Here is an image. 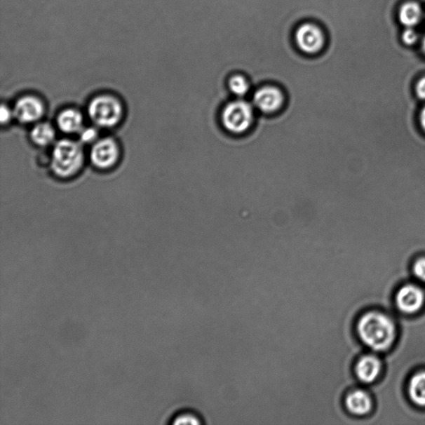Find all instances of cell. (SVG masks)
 <instances>
[{
  "label": "cell",
  "mask_w": 425,
  "mask_h": 425,
  "mask_svg": "<svg viewBox=\"0 0 425 425\" xmlns=\"http://www.w3.org/2000/svg\"><path fill=\"white\" fill-rule=\"evenodd\" d=\"M423 10L420 4L414 1L402 4L399 11V21L405 28H414L423 19Z\"/></svg>",
  "instance_id": "obj_12"
},
{
  "label": "cell",
  "mask_w": 425,
  "mask_h": 425,
  "mask_svg": "<svg viewBox=\"0 0 425 425\" xmlns=\"http://www.w3.org/2000/svg\"><path fill=\"white\" fill-rule=\"evenodd\" d=\"M227 87L234 96L244 98L250 93L252 86L250 79L246 74L243 72H234L229 76Z\"/></svg>",
  "instance_id": "obj_14"
},
{
  "label": "cell",
  "mask_w": 425,
  "mask_h": 425,
  "mask_svg": "<svg viewBox=\"0 0 425 425\" xmlns=\"http://www.w3.org/2000/svg\"><path fill=\"white\" fill-rule=\"evenodd\" d=\"M401 39L406 46H414L418 43L419 35L414 28H405L402 34Z\"/></svg>",
  "instance_id": "obj_18"
},
{
  "label": "cell",
  "mask_w": 425,
  "mask_h": 425,
  "mask_svg": "<svg viewBox=\"0 0 425 425\" xmlns=\"http://www.w3.org/2000/svg\"><path fill=\"white\" fill-rule=\"evenodd\" d=\"M88 116L93 123L100 128H113L123 116L121 102L112 95L103 94L93 99L88 106Z\"/></svg>",
  "instance_id": "obj_5"
},
{
  "label": "cell",
  "mask_w": 425,
  "mask_h": 425,
  "mask_svg": "<svg viewBox=\"0 0 425 425\" xmlns=\"http://www.w3.org/2000/svg\"><path fill=\"white\" fill-rule=\"evenodd\" d=\"M346 406L351 413L364 415L372 410V403L370 396L363 391H355L346 396Z\"/></svg>",
  "instance_id": "obj_13"
},
{
  "label": "cell",
  "mask_w": 425,
  "mask_h": 425,
  "mask_svg": "<svg viewBox=\"0 0 425 425\" xmlns=\"http://www.w3.org/2000/svg\"><path fill=\"white\" fill-rule=\"evenodd\" d=\"M80 140L83 143H92L96 141L98 137L97 130L93 128L81 130Z\"/></svg>",
  "instance_id": "obj_19"
},
{
  "label": "cell",
  "mask_w": 425,
  "mask_h": 425,
  "mask_svg": "<svg viewBox=\"0 0 425 425\" xmlns=\"http://www.w3.org/2000/svg\"><path fill=\"white\" fill-rule=\"evenodd\" d=\"M255 119V107L243 98H238L226 105L220 114V121L228 133L241 135L250 130Z\"/></svg>",
  "instance_id": "obj_4"
},
{
  "label": "cell",
  "mask_w": 425,
  "mask_h": 425,
  "mask_svg": "<svg viewBox=\"0 0 425 425\" xmlns=\"http://www.w3.org/2000/svg\"><path fill=\"white\" fill-rule=\"evenodd\" d=\"M292 39L297 50L306 56L314 57L327 48V31L319 22L313 20L302 21L293 31Z\"/></svg>",
  "instance_id": "obj_3"
},
{
  "label": "cell",
  "mask_w": 425,
  "mask_h": 425,
  "mask_svg": "<svg viewBox=\"0 0 425 425\" xmlns=\"http://www.w3.org/2000/svg\"><path fill=\"white\" fill-rule=\"evenodd\" d=\"M15 117L22 123H33L42 119L44 115V104L40 99L32 95L22 97L13 108Z\"/></svg>",
  "instance_id": "obj_8"
},
{
  "label": "cell",
  "mask_w": 425,
  "mask_h": 425,
  "mask_svg": "<svg viewBox=\"0 0 425 425\" xmlns=\"http://www.w3.org/2000/svg\"><path fill=\"white\" fill-rule=\"evenodd\" d=\"M83 150L78 142L62 140L54 146L51 167L58 177L69 178L76 175L83 167Z\"/></svg>",
  "instance_id": "obj_2"
},
{
  "label": "cell",
  "mask_w": 425,
  "mask_h": 425,
  "mask_svg": "<svg viewBox=\"0 0 425 425\" xmlns=\"http://www.w3.org/2000/svg\"><path fill=\"white\" fill-rule=\"evenodd\" d=\"M409 395L414 404L425 406V372L416 374L410 379Z\"/></svg>",
  "instance_id": "obj_16"
},
{
  "label": "cell",
  "mask_w": 425,
  "mask_h": 425,
  "mask_svg": "<svg viewBox=\"0 0 425 425\" xmlns=\"http://www.w3.org/2000/svg\"><path fill=\"white\" fill-rule=\"evenodd\" d=\"M30 135L32 141L39 147L49 146L56 137L55 130L47 122H42V123L36 125L32 130Z\"/></svg>",
  "instance_id": "obj_15"
},
{
  "label": "cell",
  "mask_w": 425,
  "mask_h": 425,
  "mask_svg": "<svg viewBox=\"0 0 425 425\" xmlns=\"http://www.w3.org/2000/svg\"><path fill=\"white\" fill-rule=\"evenodd\" d=\"M381 372V363L373 356H365L356 365V373L360 381L372 383Z\"/></svg>",
  "instance_id": "obj_11"
},
{
  "label": "cell",
  "mask_w": 425,
  "mask_h": 425,
  "mask_svg": "<svg viewBox=\"0 0 425 425\" xmlns=\"http://www.w3.org/2000/svg\"><path fill=\"white\" fill-rule=\"evenodd\" d=\"M419 125L425 133V105L420 109L419 112Z\"/></svg>",
  "instance_id": "obj_23"
},
{
  "label": "cell",
  "mask_w": 425,
  "mask_h": 425,
  "mask_svg": "<svg viewBox=\"0 0 425 425\" xmlns=\"http://www.w3.org/2000/svg\"><path fill=\"white\" fill-rule=\"evenodd\" d=\"M424 302V294L414 285H406L400 288L396 296L398 309L405 313H414L421 309Z\"/></svg>",
  "instance_id": "obj_9"
},
{
  "label": "cell",
  "mask_w": 425,
  "mask_h": 425,
  "mask_svg": "<svg viewBox=\"0 0 425 425\" xmlns=\"http://www.w3.org/2000/svg\"><path fill=\"white\" fill-rule=\"evenodd\" d=\"M0 112H1L2 124H8L12 120L13 116H15L13 111L11 110L7 106L4 105V104L1 106V111Z\"/></svg>",
  "instance_id": "obj_22"
},
{
  "label": "cell",
  "mask_w": 425,
  "mask_h": 425,
  "mask_svg": "<svg viewBox=\"0 0 425 425\" xmlns=\"http://www.w3.org/2000/svg\"><path fill=\"white\" fill-rule=\"evenodd\" d=\"M120 149L119 144L112 138L99 140L93 144L90 159L99 169H109L119 161Z\"/></svg>",
  "instance_id": "obj_7"
},
{
  "label": "cell",
  "mask_w": 425,
  "mask_h": 425,
  "mask_svg": "<svg viewBox=\"0 0 425 425\" xmlns=\"http://www.w3.org/2000/svg\"><path fill=\"white\" fill-rule=\"evenodd\" d=\"M414 274L419 279L425 282V257L418 259L414 264Z\"/></svg>",
  "instance_id": "obj_20"
},
{
  "label": "cell",
  "mask_w": 425,
  "mask_h": 425,
  "mask_svg": "<svg viewBox=\"0 0 425 425\" xmlns=\"http://www.w3.org/2000/svg\"><path fill=\"white\" fill-rule=\"evenodd\" d=\"M421 48L424 53L425 54V37L422 39Z\"/></svg>",
  "instance_id": "obj_24"
},
{
  "label": "cell",
  "mask_w": 425,
  "mask_h": 425,
  "mask_svg": "<svg viewBox=\"0 0 425 425\" xmlns=\"http://www.w3.org/2000/svg\"><path fill=\"white\" fill-rule=\"evenodd\" d=\"M285 103V95L278 86L264 84L252 95V105L255 109L265 114H273L282 109Z\"/></svg>",
  "instance_id": "obj_6"
},
{
  "label": "cell",
  "mask_w": 425,
  "mask_h": 425,
  "mask_svg": "<svg viewBox=\"0 0 425 425\" xmlns=\"http://www.w3.org/2000/svg\"><path fill=\"white\" fill-rule=\"evenodd\" d=\"M414 93L419 100L425 101V76L417 81L415 84Z\"/></svg>",
  "instance_id": "obj_21"
},
{
  "label": "cell",
  "mask_w": 425,
  "mask_h": 425,
  "mask_svg": "<svg viewBox=\"0 0 425 425\" xmlns=\"http://www.w3.org/2000/svg\"><path fill=\"white\" fill-rule=\"evenodd\" d=\"M171 424L175 425H198L201 423L196 415L191 413H180L173 418Z\"/></svg>",
  "instance_id": "obj_17"
},
{
  "label": "cell",
  "mask_w": 425,
  "mask_h": 425,
  "mask_svg": "<svg viewBox=\"0 0 425 425\" xmlns=\"http://www.w3.org/2000/svg\"><path fill=\"white\" fill-rule=\"evenodd\" d=\"M357 330L361 341L374 351H386L394 342L395 325L385 314H365L360 319Z\"/></svg>",
  "instance_id": "obj_1"
},
{
  "label": "cell",
  "mask_w": 425,
  "mask_h": 425,
  "mask_svg": "<svg viewBox=\"0 0 425 425\" xmlns=\"http://www.w3.org/2000/svg\"><path fill=\"white\" fill-rule=\"evenodd\" d=\"M58 126L62 132L67 134L80 133L83 129V116L76 109H66L58 116Z\"/></svg>",
  "instance_id": "obj_10"
}]
</instances>
